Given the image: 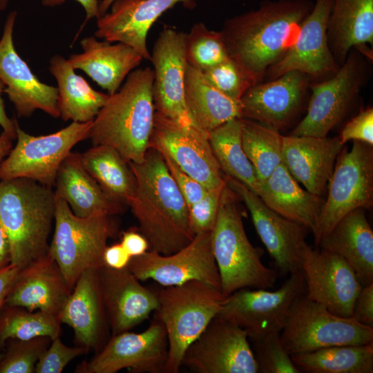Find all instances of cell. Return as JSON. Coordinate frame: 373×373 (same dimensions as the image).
<instances>
[{"mask_svg":"<svg viewBox=\"0 0 373 373\" xmlns=\"http://www.w3.org/2000/svg\"><path fill=\"white\" fill-rule=\"evenodd\" d=\"M314 6L311 0H265L254 10L227 19L220 30L229 55L254 85L295 42Z\"/></svg>","mask_w":373,"mask_h":373,"instance_id":"obj_1","label":"cell"},{"mask_svg":"<svg viewBox=\"0 0 373 373\" xmlns=\"http://www.w3.org/2000/svg\"><path fill=\"white\" fill-rule=\"evenodd\" d=\"M135 189L128 202L149 250L169 255L195 237L189 207L169 173L161 153L149 146L142 162H129Z\"/></svg>","mask_w":373,"mask_h":373,"instance_id":"obj_2","label":"cell"},{"mask_svg":"<svg viewBox=\"0 0 373 373\" xmlns=\"http://www.w3.org/2000/svg\"><path fill=\"white\" fill-rule=\"evenodd\" d=\"M153 80L151 68H138L128 74L119 90L109 95L93 121L88 138L93 146H111L128 163L144 160L155 112Z\"/></svg>","mask_w":373,"mask_h":373,"instance_id":"obj_3","label":"cell"},{"mask_svg":"<svg viewBox=\"0 0 373 373\" xmlns=\"http://www.w3.org/2000/svg\"><path fill=\"white\" fill-rule=\"evenodd\" d=\"M55 201L51 187L34 180L0 181V225L10 242L12 265L21 269L48 253Z\"/></svg>","mask_w":373,"mask_h":373,"instance_id":"obj_4","label":"cell"},{"mask_svg":"<svg viewBox=\"0 0 373 373\" xmlns=\"http://www.w3.org/2000/svg\"><path fill=\"white\" fill-rule=\"evenodd\" d=\"M236 198L226 183L211 231L213 253L225 297L243 288L271 289L278 276L276 269L262 262L263 250L250 242Z\"/></svg>","mask_w":373,"mask_h":373,"instance_id":"obj_5","label":"cell"},{"mask_svg":"<svg viewBox=\"0 0 373 373\" xmlns=\"http://www.w3.org/2000/svg\"><path fill=\"white\" fill-rule=\"evenodd\" d=\"M157 295L155 317L168 340L164 372L178 373L186 350L217 316L226 297L220 289L199 280L163 287Z\"/></svg>","mask_w":373,"mask_h":373,"instance_id":"obj_6","label":"cell"},{"mask_svg":"<svg viewBox=\"0 0 373 373\" xmlns=\"http://www.w3.org/2000/svg\"><path fill=\"white\" fill-rule=\"evenodd\" d=\"M113 216H75L69 205L56 198L54 234L48 253L57 264L70 291L89 269L103 267L108 240L115 236L117 224Z\"/></svg>","mask_w":373,"mask_h":373,"instance_id":"obj_7","label":"cell"},{"mask_svg":"<svg viewBox=\"0 0 373 373\" xmlns=\"http://www.w3.org/2000/svg\"><path fill=\"white\" fill-rule=\"evenodd\" d=\"M370 59L353 48L334 75L311 83L307 113L290 135L327 137L345 117L370 77Z\"/></svg>","mask_w":373,"mask_h":373,"instance_id":"obj_8","label":"cell"},{"mask_svg":"<svg viewBox=\"0 0 373 373\" xmlns=\"http://www.w3.org/2000/svg\"><path fill=\"white\" fill-rule=\"evenodd\" d=\"M280 335L290 355L335 345L373 343V327L352 317L334 314L305 293L293 303Z\"/></svg>","mask_w":373,"mask_h":373,"instance_id":"obj_9","label":"cell"},{"mask_svg":"<svg viewBox=\"0 0 373 373\" xmlns=\"http://www.w3.org/2000/svg\"><path fill=\"white\" fill-rule=\"evenodd\" d=\"M93 121L72 122L55 133L39 136L26 133L17 124V141L0 164V181L27 178L52 188L63 160L75 145L88 138Z\"/></svg>","mask_w":373,"mask_h":373,"instance_id":"obj_10","label":"cell"},{"mask_svg":"<svg viewBox=\"0 0 373 373\" xmlns=\"http://www.w3.org/2000/svg\"><path fill=\"white\" fill-rule=\"evenodd\" d=\"M315 244L318 246L336 223L347 213L373 205V148L354 141L350 150L342 149L329 180Z\"/></svg>","mask_w":373,"mask_h":373,"instance_id":"obj_11","label":"cell"},{"mask_svg":"<svg viewBox=\"0 0 373 373\" xmlns=\"http://www.w3.org/2000/svg\"><path fill=\"white\" fill-rule=\"evenodd\" d=\"M276 290L243 288L227 296L216 316L244 329L248 338L280 332L294 300L305 292L302 271Z\"/></svg>","mask_w":373,"mask_h":373,"instance_id":"obj_12","label":"cell"},{"mask_svg":"<svg viewBox=\"0 0 373 373\" xmlns=\"http://www.w3.org/2000/svg\"><path fill=\"white\" fill-rule=\"evenodd\" d=\"M127 268L140 281L153 280L162 287L199 280L221 289L211 231L195 234L189 244L171 254L149 250L131 257Z\"/></svg>","mask_w":373,"mask_h":373,"instance_id":"obj_13","label":"cell"},{"mask_svg":"<svg viewBox=\"0 0 373 373\" xmlns=\"http://www.w3.org/2000/svg\"><path fill=\"white\" fill-rule=\"evenodd\" d=\"M168 358L166 332L155 316L140 333L128 331L113 335L88 361L79 364L76 372L116 373L126 368L134 373L164 372Z\"/></svg>","mask_w":373,"mask_h":373,"instance_id":"obj_14","label":"cell"},{"mask_svg":"<svg viewBox=\"0 0 373 373\" xmlns=\"http://www.w3.org/2000/svg\"><path fill=\"white\" fill-rule=\"evenodd\" d=\"M198 373H258L247 332L216 316L186 350L182 366Z\"/></svg>","mask_w":373,"mask_h":373,"instance_id":"obj_15","label":"cell"},{"mask_svg":"<svg viewBox=\"0 0 373 373\" xmlns=\"http://www.w3.org/2000/svg\"><path fill=\"white\" fill-rule=\"evenodd\" d=\"M149 146L167 154L188 175L211 189L225 182L212 151L209 133L155 112Z\"/></svg>","mask_w":373,"mask_h":373,"instance_id":"obj_16","label":"cell"},{"mask_svg":"<svg viewBox=\"0 0 373 373\" xmlns=\"http://www.w3.org/2000/svg\"><path fill=\"white\" fill-rule=\"evenodd\" d=\"M227 185L249 210L254 226L283 276L301 271L307 247V229L268 207L262 199L240 182L224 176Z\"/></svg>","mask_w":373,"mask_h":373,"instance_id":"obj_17","label":"cell"},{"mask_svg":"<svg viewBox=\"0 0 373 373\" xmlns=\"http://www.w3.org/2000/svg\"><path fill=\"white\" fill-rule=\"evenodd\" d=\"M301 271L305 295L335 315L352 317L357 297L363 287L353 269L339 255L307 245Z\"/></svg>","mask_w":373,"mask_h":373,"instance_id":"obj_18","label":"cell"},{"mask_svg":"<svg viewBox=\"0 0 373 373\" xmlns=\"http://www.w3.org/2000/svg\"><path fill=\"white\" fill-rule=\"evenodd\" d=\"M332 6V0H316L294 44L267 70L268 80L296 70L306 74L311 82H321L337 72L341 66L330 50L327 32Z\"/></svg>","mask_w":373,"mask_h":373,"instance_id":"obj_19","label":"cell"},{"mask_svg":"<svg viewBox=\"0 0 373 373\" xmlns=\"http://www.w3.org/2000/svg\"><path fill=\"white\" fill-rule=\"evenodd\" d=\"M185 36L184 32L165 28L154 44L151 53L153 103L155 112L160 115L183 124L198 126L191 117L184 100L187 66Z\"/></svg>","mask_w":373,"mask_h":373,"instance_id":"obj_20","label":"cell"},{"mask_svg":"<svg viewBox=\"0 0 373 373\" xmlns=\"http://www.w3.org/2000/svg\"><path fill=\"white\" fill-rule=\"evenodd\" d=\"M17 15L16 11L8 14L0 39V80L4 93L19 117H30L37 109L59 117L57 88L41 82L15 49L13 32Z\"/></svg>","mask_w":373,"mask_h":373,"instance_id":"obj_21","label":"cell"},{"mask_svg":"<svg viewBox=\"0 0 373 373\" xmlns=\"http://www.w3.org/2000/svg\"><path fill=\"white\" fill-rule=\"evenodd\" d=\"M310 84L306 74L293 70L251 86L240 99L241 118L280 131L300 111Z\"/></svg>","mask_w":373,"mask_h":373,"instance_id":"obj_22","label":"cell"},{"mask_svg":"<svg viewBox=\"0 0 373 373\" xmlns=\"http://www.w3.org/2000/svg\"><path fill=\"white\" fill-rule=\"evenodd\" d=\"M182 3L192 8L193 0H115L110 11L97 19L95 37L126 44L143 59L151 61L146 37L151 27L166 11Z\"/></svg>","mask_w":373,"mask_h":373,"instance_id":"obj_23","label":"cell"},{"mask_svg":"<svg viewBox=\"0 0 373 373\" xmlns=\"http://www.w3.org/2000/svg\"><path fill=\"white\" fill-rule=\"evenodd\" d=\"M99 276L113 335L130 330L157 309V292L143 286L127 267L115 269L104 265Z\"/></svg>","mask_w":373,"mask_h":373,"instance_id":"obj_24","label":"cell"},{"mask_svg":"<svg viewBox=\"0 0 373 373\" xmlns=\"http://www.w3.org/2000/svg\"><path fill=\"white\" fill-rule=\"evenodd\" d=\"M343 147L338 136H283L282 162L307 191L321 197Z\"/></svg>","mask_w":373,"mask_h":373,"instance_id":"obj_25","label":"cell"},{"mask_svg":"<svg viewBox=\"0 0 373 373\" xmlns=\"http://www.w3.org/2000/svg\"><path fill=\"white\" fill-rule=\"evenodd\" d=\"M59 318L61 323L73 329L75 341L79 346L97 352L102 349L108 321L99 269H89L80 275Z\"/></svg>","mask_w":373,"mask_h":373,"instance_id":"obj_26","label":"cell"},{"mask_svg":"<svg viewBox=\"0 0 373 373\" xmlns=\"http://www.w3.org/2000/svg\"><path fill=\"white\" fill-rule=\"evenodd\" d=\"M70 293L57 264L48 252L19 271L4 303L59 317Z\"/></svg>","mask_w":373,"mask_h":373,"instance_id":"obj_27","label":"cell"},{"mask_svg":"<svg viewBox=\"0 0 373 373\" xmlns=\"http://www.w3.org/2000/svg\"><path fill=\"white\" fill-rule=\"evenodd\" d=\"M82 53L73 54L68 59L73 68L84 71L108 95L116 93L124 79L137 68L142 57L131 46L106 40L98 41L95 36L82 39Z\"/></svg>","mask_w":373,"mask_h":373,"instance_id":"obj_28","label":"cell"},{"mask_svg":"<svg viewBox=\"0 0 373 373\" xmlns=\"http://www.w3.org/2000/svg\"><path fill=\"white\" fill-rule=\"evenodd\" d=\"M330 50L339 66L355 48L372 59L373 0H332L327 23Z\"/></svg>","mask_w":373,"mask_h":373,"instance_id":"obj_29","label":"cell"},{"mask_svg":"<svg viewBox=\"0 0 373 373\" xmlns=\"http://www.w3.org/2000/svg\"><path fill=\"white\" fill-rule=\"evenodd\" d=\"M260 198L270 209L317 236L324 201L300 186L281 163L261 184Z\"/></svg>","mask_w":373,"mask_h":373,"instance_id":"obj_30","label":"cell"},{"mask_svg":"<svg viewBox=\"0 0 373 373\" xmlns=\"http://www.w3.org/2000/svg\"><path fill=\"white\" fill-rule=\"evenodd\" d=\"M318 246L341 256L363 286L373 283V231L365 209L343 216Z\"/></svg>","mask_w":373,"mask_h":373,"instance_id":"obj_31","label":"cell"},{"mask_svg":"<svg viewBox=\"0 0 373 373\" xmlns=\"http://www.w3.org/2000/svg\"><path fill=\"white\" fill-rule=\"evenodd\" d=\"M55 185V197L66 201L78 217L113 216L122 209V205L106 195L84 168L79 153L70 152L63 160L57 171Z\"/></svg>","mask_w":373,"mask_h":373,"instance_id":"obj_32","label":"cell"},{"mask_svg":"<svg viewBox=\"0 0 373 373\" xmlns=\"http://www.w3.org/2000/svg\"><path fill=\"white\" fill-rule=\"evenodd\" d=\"M49 70L57 83V107L61 119L80 123L93 121L109 95L93 89L60 55L50 59Z\"/></svg>","mask_w":373,"mask_h":373,"instance_id":"obj_33","label":"cell"},{"mask_svg":"<svg viewBox=\"0 0 373 373\" xmlns=\"http://www.w3.org/2000/svg\"><path fill=\"white\" fill-rule=\"evenodd\" d=\"M184 89L185 104L191 117L207 133L232 119L241 118L240 101L221 93L201 70L188 64Z\"/></svg>","mask_w":373,"mask_h":373,"instance_id":"obj_34","label":"cell"},{"mask_svg":"<svg viewBox=\"0 0 373 373\" xmlns=\"http://www.w3.org/2000/svg\"><path fill=\"white\" fill-rule=\"evenodd\" d=\"M79 156L84 168L111 200L128 204L135 189V179L128 163L115 149L93 146Z\"/></svg>","mask_w":373,"mask_h":373,"instance_id":"obj_35","label":"cell"},{"mask_svg":"<svg viewBox=\"0 0 373 373\" xmlns=\"http://www.w3.org/2000/svg\"><path fill=\"white\" fill-rule=\"evenodd\" d=\"M242 118L232 119L209 132V140L222 171L260 196V182L242 147Z\"/></svg>","mask_w":373,"mask_h":373,"instance_id":"obj_36","label":"cell"},{"mask_svg":"<svg viewBox=\"0 0 373 373\" xmlns=\"http://www.w3.org/2000/svg\"><path fill=\"white\" fill-rule=\"evenodd\" d=\"M291 356L300 372H373V343L360 345H335Z\"/></svg>","mask_w":373,"mask_h":373,"instance_id":"obj_37","label":"cell"},{"mask_svg":"<svg viewBox=\"0 0 373 373\" xmlns=\"http://www.w3.org/2000/svg\"><path fill=\"white\" fill-rule=\"evenodd\" d=\"M242 147L261 184L283 163V135L278 130L251 119H242Z\"/></svg>","mask_w":373,"mask_h":373,"instance_id":"obj_38","label":"cell"},{"mask_svg":"<svg viewBox=\"0 0 373 373\" xmlns=\"http://www.w3.org/2000/svg\"><path fill=\"white\" fill-rule=\"evenodd\" d=\"M60 325L57 316L4 303L0 308V352L10 339L28 340L45 336L52 340L59 336Z\"/></svg>","mask_w":373,"mask_h":373,"instance_id":"obj_39","label":"cell"},{"mask_svg":"<svg viewBox=\"0 0 373 373\" xmlns=\"http://www.w3.org/2000/svg\"><path fill=\"white\" fill-rule=\"evenodd\" d=\"M185 56L189 65L202 72L230 57L221 32L209 30L202 22L194 23L186 34Z\"/></svg>","mask_w":373,"mask_h":373,"instance_id":"obj_40","label":"cell"},{"mask_svg":"<svg viewBox=\"0 0 373 373\" xmlns=\"http://www.w3.org/2000/svg\"><path fill=\"white\" fill-rule=\"evenodd\" d=\"M52 339L39 336L28 340L10 339L0 359V373H33Z\"/></svg>","mask_w":373,"mask_h":373,"instance_id":"obj_41","label":"cell"},{"mask_svg":"<svg viewBox=\"0 0 373 373\" xmlns=\"http://www.w3.org/2000/svg\"><path fill=\"white\" fill-rule=\"evenodd\" d=\"M280 332L249 337L260 373H300L285 347Z\"/></svg>","mask_w":373,"mask_h":373,"instance_id":"obj_42","label":"cell"},{"mask_svg":"<svg viewBox=\"0 0 373 373\" xmlns=\"http://www.w3.org/2000/svg\"><path fill=\"white\" fill-rule=\"evenodd\" d=\"M202 73L216 88L236 101H240L245 91L254 86L245 72L231 57Z\"/></svg>","mask_w":373,"mask_h":373,"instance_id":"obj_43","label":"cell"},{"mask_svg":"<svg viewBox=\"0 0 373 373\" xmlns=\"http://www.w3.org/2000/svg\"><path fill=\"white\" fill-rule=\"evenodd\" d=\"M225 185L226 180L221 185L208 189L206 194L199 201L189 207L190 224L195 235L212 231L217 218L221 195Z\"/></svg>","mask_w":373,"mask_h":373,"instance_id":"obj_44","label":"cell"},{"mask_svg":"<svg viewBox=\"0 0 373 373\" xmlns=\"http://www.w3.org/2000/svg\"><path fill=\"white\" fill-rule=\"evenodd\" d=\"M88 350L82 346L69 347L62 343L59 336L53 338L37 361L35 372L60 373L76 357Z\"/></svg>","mask_w":373,"mask_h":373,"instance_id":"obj_45","label":"cell"},{"mask_svg":"<svg viewBox=\"0 0 373 373\" xmlns=\"http://www.w3.org/2000/svg\"><path fill=\"white\" fill-rule=\"evenodd\" d=\"M338 137L343 145L353 140L373 146V108L363 109L350 119L342 128Z\"/></svg>","mask_w":373,"mask_h":373,"instance_id":"obj_46","label":"cell"},{"mask_svg":"<svg viewBox=\"0 0 373 373\" xmlns=\"http://www.w3.org/2000/svg\"><path fill=\"white\" fill-rule=\"evenodd\" d=\"M160 152L169 173L186 202L188 207L199 201L206 194L208 189L182 170L167 154Z\"/></svg>","mask_w":373,"mask_h":373,"instance_id":"obj_47","label":"cell"},{"mask_svg":"<svg viewBox=\"0 0 373 373\" xmlns=\"http://www.w3.org/2000/svg\"><path fill=\"white\" fill-rule=\"evenodd\" d=\"M352 318L373 327V283L363 286L355 303Z\"/></svg>","mask_w":373,"mask_h":373,"instance_id":"obj_48","label":"cell"},{"mask_svg":"<svg viewBox=\"0 0 373 373\" xmlns=\"http://www.w3.org/2000/svg\"><path fill=\"white\" fill-rule=\"evenodd\" d=\"M131 256L121 243L106 246L103 253V262L106 267L115 269L126 268Z\"/></svg>","mask_w":373,"mask_h":373,"instance_id":"obj_49","label":"cell"},{"mask_svg":"<svg viewBox=\"0 0 373 373\" xmlns=\"http://www.w3.org/2000/svg\"><path fill=\"white\" fill-rule=\"evenodd\" d=\"M121 245L131 256H139L149 251V244L141 233L134 231H127L122 233Z\"/></svg>","mask_w":373,"mask_h":373,"instance_id":"obj_50","label":"cell"},{"mask_svg":"<svg viewBox=\"0 0 373 373\" xmlns=\"http://www.w3.org/2000/svg\"><path fill=\"white\" fill-rule=\"evenodd\" d=\"M84 8L86 13L85 21L80 30L84 27L88 20L93 18L98 19L100 17L99 10V1L97 0H75ZM66 0H41L43 6L46 7H55L63 4Z\"/></svg>","mask_w":373,"mask_h":373,"instance_id":"obj_51","label":"cell"},{"mask_svg":"<svg viewBox=\"0 0 373 373\" xmlns=\"http://www.w3.org/2000/svg\"><path fill=\"white\" fill-rule=\"evenodd\" d=\"M20 269L10 264L0 271V308L4 304L5 298Z\"/></svg>","mask_w":373,"mask_h":373,"instance_id":"obj_52","label":"cell"},{"mask_svg":"<svg viewBox=\"0 0 373 373\" xmlns=\"http://www.w3.org/2000/svg\"><path fill=\"white\" fill-rule=\"evenodd\" d=\"M4 84L0 80V126L3 128V132L14 140L17 137L16 128L18 123L16 119H10L6 114L2 98V93H4Z\"/></svg>","mask_w":373,"mask_h":373,"instance_id":"obj_53","label":"cell"},{"mask_svg":"<svg viewBox=\"0 0 373 373\" xmlns=\"http://www.w3.org/2000/svg\"><path fill=\"white\" fill-rule=\"evenodd\" d=\"M11 264L10 242L6 233L0 225V271Z\"/></svg>","mask_w":373,"mask_h":373,"instance_id":"obj_54","label":"cell"},{"mask_svg":"<svg viewBox=\"0 0 373 373\" xmlns=\"http://www.w3.org/2000/svg\"><path fill=\"white\" fill-rule=\"evenodd\" d=\"M12 139L5 132L0 135V164L12 149Z\"/></svg>","mask_w":373,"mask_h":373,"instance_id":"obj_55","label":"cell"},{"mask_svg":"<svg viewBox=\"0 0 373 373\" xmlns=\"http://www.w3.org/2000/svg\"><path fill=\"white\" fill-rule=\"evenodd\" d=\"M115 1V0H101L100 2H99V10L100 16L104 15L108 11L111 6Z\"/></svg>","mask_w":373,"mask_h":373,"instance_id":"obj_56","label":"cell"},{"mask_svg":"<svg viewBox=\"0 0 373 373\" xmlns=\"http://www.w3.org/2000/svg\"><path fill=\"white\" fill-rule=\"evenodd\" d=\"M10 0H0V12L5 10L9 3Z\"/></svg>","mask_w":373,"mask_h":373,"instance_id":"obj_57","label":"cell"},{"mask_svg":"<svg viewBox=\"0 0 373 373\" xmlns=\"http://www.w3.org/2000/svg\"><path fill=\"white\" fill-rule=\"evenodd\" d=\"M2 356H3V352H0V359L2 358Z\"/></svg>","mask_w":373,"mask_h":373,"instance_id":"obj_58","label":"cell"}]
</instances>
